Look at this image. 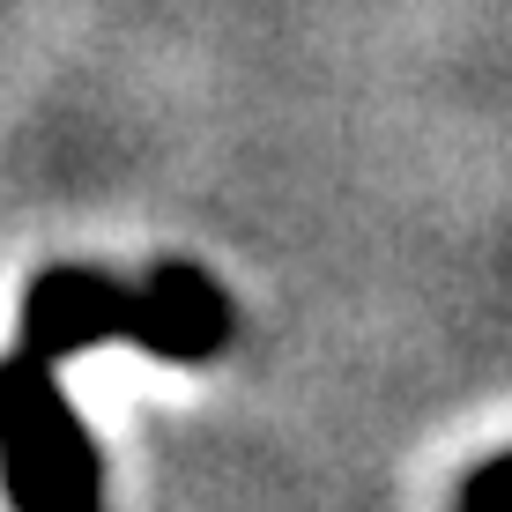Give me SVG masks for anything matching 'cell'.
Wrapping results in <instances>:
<instances>
[{
    "label": "cell",
    "instance_id": "cell-1",
    "mask_svg": "<svg viewBox=\"0 0 512 512\" xmlns=\"http://www.w3.org/2000/svg\"><path fill=\"white\" fill-rule=\"evenodd\" d=\"M231 334H238L231 297L193 260H156V275L141 290L104 268H45L23 290V349H38L52 364L97 342H134L149 357L208 364L231 349Z\"/></svg>",
    "mask_w": 512,
    "mask_h": 512
},
{
    "label": "cell",
    "instance_id": "cell-2",
    "mask_svg": "<svg viewBox=\"0 0 512 512\" xmlns=\"http://www.w3.org/2000/svg\"><path fill=\"white\" fill-rule=\"evenodd\" d=\"M52 372H60V364L38 357V349H15V357H0V379L15 386V401L30 409V423H38V438H45V461H52V475H60L67 512H97V505H104L97 438H90V423L75 416V401H67V386L52 379Z\"/></svg>",
    "mask_w": 512,
    "mask_h": 512
},
{
    "label": "cell",
    "instance_id": "cell-3",
    "mask_svg": "<svg viewBox=\"0 0 512 512\" xmlns=\"http://www.w3.org/2000/svg\"><path fill=\"white\" fill-rule=\"evenodd\" d=\"M0 498H8V512H67L60 475L45 461V438L8 379H0Z\"/></svg>",
    "mask_w": 512,
    "mask_h": 512
},
{
    "label": "cell",
    "instance_id": "cell-4",
    "mask_svg": "<svg viewBox=\"0 0 512 512\" xmlns=\"http://www.w3.org/2000/svg\"><path fill=\"white\" fill-rule=\"evenodd\" d=\"M461 512H512V453H498V461H483V468H468Z\"/></svg>",
    "mask_w": 512,
    "mask_h": 512
}]
</instances>
